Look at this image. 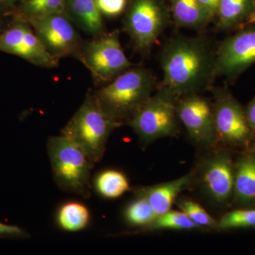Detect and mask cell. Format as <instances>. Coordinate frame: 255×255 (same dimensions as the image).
<instances>
[{
  "mask_svg": "<svg viewBox=\"0 0 255 255\" xmlns=\"http://www.w3.org/2000/svg\"><path fill=\"white\" fill-rule=\"evenodd\" d=\"M159 63L163 73L160 85L178 99L211 90L217 78L216 51L204 37H173L162 47Z\"/></svg>",
  "mask_w": 255,
  "mask_h": 255,
  "instance_id": "obj_1",
  "label": "cell"
},
{
  "mask_svg": "<svg viewBox=\"0 0 255 255\" xmlns=\"http://www.w3.org/2000/svg\"><path fill=\"white\" fill-rule=\"evenodd\" d=\"M156 87L155 76L150 70L132 66L92 92L102 112L123 126L128 124L145 105Z\"/></svg>",
  "mask_w": 255,
  "mask_h": 255,
  "instance_id": "obj_2",
  "label": "cell"
},
{
  "mask_svg": "<svg viewBox=\"0 0 255 255\" xmlns=\"http://www.w3.org/2000/svg\"><path fill=\"white\" fill-rule=\"evenodd\" d=\"M120 127L102 112L90 90L80 108L62 129L61 135L78 145L95 164L103 157L111 134Z\"/></svg>",
  "mask_w": 255,
  "mask_h": 255,
  "instance_id": "obj_3",
  "label": "cell"
},
{
  "mask_svg": "<svg viewBox=\"0 0 255 255\" xmlns=\"http://www.w3.org/2000/svg\"><path fill=\"white\" fill-rule=\"evenodd\" d=\"M53 177L62 190L88 199L90 175L95 164L86 154L63 135L50 136L47 142Z\"/></svg>",
  "mask_w": 255,
  "mask_h": 255,
  "instance_id": "obj_4",
  "label": "cell"
},
{
  "mask_svg": "<svg viewBox=\"0 0 255 255\" xmlns=\"http://www.w3.org/2000/svg\"><path fill=\"white\" fill-rule=\"evenodd\" d=\"M172 21L166 0H129L123 30L137 53L147 55Z\"/></svg>",
  "mask_w": 255,
  "mask_h": 255,
  "instance_id": "obj_5",
  "label": "cell"
},
{
  "mask_svg": "<svg viewBox=\"0 0 255 255\" xmlns=\"http://www.w3.org/2000/svg\"><path fill=\"white\" fill-rule=\"evenodd\" d=\"M177 100L173 92L160 85L132 117L128 125L132 128L142 144L147 145L157 139L177 135Z\"/></svg>",
  "mask_w": 255,
  "mask_h": 255,
  "instance_id": "obj_6",
  "label": "cell"
},
{
  "mask_svg": "<svg viewBox=\"0 0 255 255\" xmlns=\"http://www.w3.org/2000/svg\"><path fill=\"white\" fill-rule=\"evenodd\" d=\"M80 61L97 85H106L134 66L125 54L119 30L84 41Z\"/></svg>",
  "mask_w": 255,
  "mask_h": 255,
  "instance_id": "obj_7",
  "label": "cell"
},
{
  "mask_svg": "<svg viewBox=\"0 0 255 255\" xmlns=\"http://www.w3.org/2000/svg\"><path fill=\"white\" fill-rule=\"evenodd\" d=\"M27 21L53 58L58 60L73 58L80 61L84 40L63 12L30 18Z\"/></svg>",
  "mask_w": 255,
  "mask_h": 255,
  "instance_id": "obj_8",
  "label": "cell"
},
{
  "mask_svg": "<svg viewBox=\"0 0 255 255\" xmlns=\"http://www.w3.org/2000/svg\"><path fill=\"white\" fill-rule=\"evenodd\" d=\"M0 52L41 68L52 69L59 65V60L48 53L27 20L16 14L9 26L0 31Z\"/></svg>",
  "mask_w": 255,
  "mask_h": 255,
  "instance_id": "obj_9",
  "label": "cell"
},
{
  "mask_svg": "<svg viewBox=\"0 0 255 255\" xmlns=\"http://www.w3.org/2000/svg\"><path fill=\"white\" fill-rule=\"evenodd\" d=\"M215 127L218 138L226 143L244 145L249 141L253 128L246 110L226 89L213 87Z\"/></svg>",
  "mask_w": 255,
  "mask_h": 255,
  "instance_id": "obj_10",
  "label": "cell"
},
{
  "mask_svg": "<svg viewBox=\"0 0 255 255\" xmlns=\"http://www.w3.org/2000/svg\"><path fill=\"white\" fill-rule=\"evenodd\" d=\"M255 63V26H243L216 50V77L233 80Z\"/></svg>",
  "mask_w": 255,
  "mask_h": 255,
  "instance_id": "obj_11",
  "label": "cell"
},
{
  "mask_svg": "<svg viewBox=\"0 0 255 255\" xmlns=\"http://www.w3.org/2000/svg\"><path fill=\"white\" fill-rule=\"evenodd\" d=\"M177 114L194 141L211 145L217 140L213 105L205 97L197 94L178 99Z\"/></svg>",
  "mask_w": 255,
  "mask_h": 255,
  "instance_id": "obj_12",
  "label": "cell"
},
{
  "mask_svg": "<svg viewBox=\"0 0 255 255\" xmlns=\"http://www.w3.org/2000/svg\"><path fill=\"white\" fill-rule=\"evenodd\" d=\"M201 184L211 199L224 203L234 192L235 169L226 152H219L204 161L201 172Z\"/></svg>",
  "mask_w": 255,
  "mask_h": 255,
  "instance_id": "obj_13",
  "label": "cell"
},
{
  "mask_svg": "<svg viewBox=\"0 0 255 255\" xmlns=\"http://www.w3.org/2000/svg\"><path fill=\"white\" fill-rule=\"evenodd\" d=\"M63 13L74 25L92 38L107 33L104 16L96 0H66Z\"/></svg>",
  "mask_w": 255,
  "mask_h": 255,
  "instance_id": "obj_14",
  "label": "cell"
},
{
  "mask_svg": "<svg viewBox=\"0 0 255 255\" xmlns=\"http://www.w3.org/2000/svg\"><path fill=\"white\" fill-rule=\"evenodd\" d=\"M193 174H188L171 182L139 188L135 190L137 197L144 198L150 204L157 216L171 210L177 196L190 185Z\"/></svg>",
  "mask_w": 255,
  "mask_h": 255,
  "instance_id": "obj_15",
  "label": "cell"
},
{
  "mask_svg": "<svg viewBox=\"0 0 255 255\" xmlns=\"http://www.w3.org/2000/svg\"><path fill=\"white\" fill-rule=\"evenodd\" d=\"M172 21L179 28L203 29L212 20L197 0H168Z\"/></svg>",
  "mask_w": 255,
  "mask_h": 255,
  "instance_id": "obj_16",
  "label": "cell"
},
{
  "mask_svg": "<svg viewBox=\"0 0 255 255\" xmlns=\"http://www.w3.org/2000/svg\"><path fill=\"white\" fill-rule=\"evenodd\" d=\"M253 9V0H220L216 17L220 31L246 25Z\"/></svg>",
  "mask_w": 255,
  "mask_h": 255,
  "instance_id": "obj_17",
  "label": "cell"
},
{
  "mask_svg": "<svg viewBox=\"0 0 255 255\" xmlns=\"http://www.w3.org/2000/svg\"><path fill=\"white\" fill-rule=\"evenodd\" d=\"M234 193L240 202H255V153L245 155L236 164Z\"/></svg>",
  "mask_w": 255,
  "mask_h": 255,
  "instance_id": "obj_18",
  "label": "cell"
},
{
  "mask_svg": "<svg viewBox=\"0 0 255 255\" xmlns=\"http://www.w3.org/2000/svg\"><path fill=\"white\" fill-rule=\"evenodd\" d=\"M90 211L86 206L71 201L62 206L57 215V222L60 228L69 232L82 231L90 223Z\"/></svg>",
  "mask_w": 255,
  "mask_h": 255,
  "instance_id": "obj_19",
  "label": "cell"
},
{
  "mask_svg": "<svg viewBox=\"0 0 255 255\" xmlns=\"http://www.w3.org/2000/svg\"><path fill=\"white\" fill-rule=\"evenodd\" d=\"M97 192L108 199H116L130 190L127 177L116 170H106L97 175L95 181Z\"/></svg>",
  "mask_w": 255,
  "mask_h": 255,
  "instance_id": "obj_20",
  "label": "cell"
},
{
  "mask_svg": "<svg viewBox=\"0 0 255 255\" xmlns=\"http://www.w3.org/2000/svg\"><path fill=\"white\" fill-rule=\"evenodd\" d=\"M66 0H23L14 14L24 19L63 13Z\"/></svg>",
  "mask_w": 255,
  "mask_h": 255,
  "instance_id": "obj_21",
  "label": "cell"
},
{
  "mask_svg": "<svg viewBox=\"0 0 255 255\" xmlns=\"http://www.w3.org/2000/svg\"><path fill=\"white\" fill-rule=\"evenodd\" d=\"M125 218L129 224L133 226H150L157 216L150 204L144 198L137 199L128 206Z\"/></svg>",
  "mask_w": 255,
  "mask_h": 255,
  "instance_id": "obj_22",
  "label": "cell"
},
{
  "mask_svg": "<svg viewBox=\"0 0 255 255\" xmlns=\"http://www.w3.org/2000/svg\"><path fill=\"white\" fill-rule=\"evenodd\" d=\"M150 229L191 230L199 226L193 222L183 211H171L157 216L150 226Z\"/></svg>",
  "mask_w": 255,
  "mask_h": 255,
  "instance_id": "obj_23",
  "label": "cell"
},
{
  "mask_svg": "<svg viewBox=\"0 0 255 255\" xmlns=\"http://www.w3.org/2000/svg\"><path fill=\"white\" fill-rule=\"evenodd\" d=\"M255 227V210H236L223 216L218 223L222 230L236 228Z\"/></svg>",
  "mask_w": 255,
  "mask_h": 255,
  "instance_id": "obj_24",
  "label": "cell"
},
{
  "mask_svg": "<svg viewBox=\"0 0 255 255\" xmlns=\"http://www.w3.org/2000/svg\"><path fill=\"white\" fill-rule=\"evenodd\" d=\"M177 204L181 211L199 228H218V223L199 204L189 200H181Z\"/></svg>",
  "mask_w": 255,
  "mask_h": 255,
  "instance_id": "obj_25",
  "label": "cell"
},
{
  "mask_svg": "<svg viewBox=\"0 0 255 255\" xmlns=\"http://www.w3.org/2000/svg\"><path fill=\"white\" fill-rule=\"evenodd\" d=\"M104 17L116 18L125 13L129 0H96Z\"/></svg>",
  "mask_w": 255,
  "mask_h": 255,
  "instance_id": "obj_26",
  "label": "cell"
},
{
  "mask_svg": "<svg viewBox=\"0 0 255 255\" xmlns=\"http://www.w3.org/2000/svg\"><path fill=\"white\" fill-rule=\"evenodd\" d=\"M15 9L0 5V31L7 27L14 16Z\"/></svg>",
  "mask_w": 255,
  "mask_h": 255,
  "instance_id": "obj_27",
  "label": "cell"
},
{
  "mask_svg": "<svg viewBox=\"0 0 255 255\" xmlns=\"http://www.w3.org/2000/svg\"><path fill=\"white\" fill-rule=\"evenodd\" d=\"M0 236H13V237H27V234L17 226H9L0 223Z\"/></svg>",
  "mask_w": 255,
  "mask_h": 255,
  "instance_id": "obj_28",
  "label": "cell"
},
{
  "mask_svg": "<svg viewBox=\"0 0 255 255\" xmlns=\"http://www.w3.org/2000/svg\"><path fill=\"white\" fill-rule=\"evenodd\" d=\"M202 9L209 15L211 20L216 17L220 0H197Z\"/></svg>",
  "mask_w": 255,
  "mask_h": 255,
  "instance_id": "obj_29",
  "label": "cell"
},
{
  "mask_svg": "<svg viewBox=\"0 0 255 255\" xmlns=\"http://www.w3.org/2000/svg\"><path fill=\"white\" fill-rule=\"evenodd\" d=\"M246 112L251 127L255 129V97L247 107Z\"/></svg>",
  "mask_w": 255,
  "mask_h": 255,
  "instance_id": "obj_30",
  "label": "cell"
},
{
  "mask_svg": "<svg viewBox=\"0 0 255 255\" xmlns=\"http://www.w3.org/2000/svg\"><path fill=\"white\" fill-rule=\"evenodd\" d=\"M22 1L23 0H0V5L16 9V6Z\"/></svg>",
  "mask_w": 255,
  "mask_h": 255,
  "instance_id": "obj_31",
  "label": "cell"
},
{
  "mask_svg": "<svg viewBox=\"0 0 255 255\" xmlns=\"http://www.w3.org/2000/svg\"><path fill=\"white\" fill-rule=\"evenodd\" d=\"M255 24V0H253V9L249 17L247 20L246 25ZM245 25V26H246Z\"/></svg>",
  "mask_w": 255,
  "mask_h": 255,
  "instance_id": "obj_32",
  "label": "cell"
},
{
  "mask_svg": "<svg viewBox=\"0 0 255 255\" xmlns=\"http://www.w3.org/2000/svg\"></svg>",
  "mask_w": 255,
  "mask_h": 255,
  "instance_id": "obj_33",
  "label": "cell"
}]
</instances>
